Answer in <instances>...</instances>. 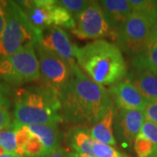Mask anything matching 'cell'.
<instances>
[{
    "mask_svg": "<svg viewBox=\"0 0 157 157\" xmlns=\"http://www.w3.org/2000/svg\"><path fill=\"white\" fill-rule=\"evenodd\" d=\"M62 116L75 126L93 127L113 104L109 93L86 76L76 65L59 93Z\"/></svg>",
    "mask_w": 157,
    "mask_h": 157,
    "instance_id": "cell-1",
    "label": "cell"
},
{
    "mask_svg": "<svg viewBox=\"0 0 157 157\" xmlns=\"http://www.w3.org/2000/svg\"><path fill=\"white\" fill-rule=\"evenodd\" d=\"M75 59L81 71L102 86L121 81L128 73L121 49L106 39H96L78 47L74 45Z\"/></svg>",
    "mask_w": 157,
    "mask_h": 157,
    "instance_id": "cell-2",
    "label": "cell"
},
{
    "mask_svg": "<svg viewBox=\"0 0 157 157\" xmlns=\"http://www.w3.org/2000/svg\"><path fill=\"white\" fill-rule=\"evenodd\" d=\"M13 115L24 126L60 122L64 119L59 92L46 85L18 90Z\"/></svg>",
    "mask_w": 157,
    "mask_h": 157,
    "instance_id": "cell-3",
    "label": "cell"
},
{
    "mask_svg": "<svg viewBox=\"0 0 157 157\" xmlns=\"http://www.w3.org/2000/svg\"><path fill=\"white\" fill-rule=\"evenodd\" d=\"M6 23L0 37V56L12 55L28 44L39 43L42 32L35 29L15 1L2 2Z\"/></svg>",
    "mask_w": 157,
    "mask_h": 157,
    "instance_id": "cell-4",
    "label": "cell"
},
{
    "mask_svg": "<svg viewBox=\"0 0 157 157\" xmlns=\"http://www.w3.org/2000/svg\"><path fill=\"white\" fill-rule=\"evenodd\" d=\"M40 78L39 63L33 44H28L9 56H0V79L13 86Z\"/></svg>",
    "mask_w": 157,
    "mask_h": 157,
    "instance_id": "cell-5",
    "label": "cell"
},
{
    "mask_svg": "<svg viewBox=\"0 0 157 157\" xmlns=\"http://www.w3.org/2000/svg\"><path fill=\"white\" fill-rule=\"evenodd\" d=\"M153 26L147 17L133 13L112 34L114 44L121 52L134 57L146 49Z\"/></svg>",
    "mask_w": 157,
    "mask_h": 157,
    "instance_id": "cell-6",
    "label": "cell"
},
{
    "mask_svg": "<svg viewBox=\"0 0 157 157\" xmlns=\"http://www.w3.org/2000/svg\"><path fill=\"white\" fill-rule=\"evenodd\" d=\"M74 19L76 25L72 32L78 39L96 40L112 36L113 30L100 2L92 1L90 6L77 15Z\"/></svg>",
    "mask_w": 157,
    "mask_h": 157,
    "instance_id": "cell-7",
    "label": "cell"
},
{
    "mask_svg": "<svg viewBox=\"0 0 157 157\" xmlns=\"http://www.w3.org/2000/svg\"><path fill=\"white\" fill-rule=\"evenodd\" d=\"M34 47L39 59L40 77L45 85L59 93L71 77L72 69L59 57L39 43L35 44Z\"/></svg>",
    "mask_w": 157,
    "mask_h": 157,
    "instance_id": "cell-8",
    "label": "cell"
},
{
    "mask_svg": "<svg viewBox=\"0 0 157 157\" xmlns=\"http://www.w3.org/2000/svg\"><path fill=\"white\" fill-rule=\"evenodd\" d=\"M39 43L45 49L59 57L71 69L77 65L74 45L71 42L68 34L64 29L57 26H52L46 29L42 32Z\"/></svg>",
    "mask_w": 157,
    "mask_h": 157,
    "instance_id": "cell-9",
    "label": "cell"
},
{
    "mask_svg": "<svg viewBox=\"0 0 157 157\" xmlns=\"http://www.w3.org/2000/svg\"><path fill=\"white\" fill-rule=\"evenodd\" d=\"M108 93L120 110L143 111L148 102L129 79H122L111 86Z\"/></svg>",
    "mask_w": 157,
    "mask_h": 157,
    "instance_id": "cell-10",
    "label": "cell"
},
{
    "mask_svg": "<svg viewBox=\"0 0 157 157\" xmlns=\"http://www.w3.org/2000/svg\"><path fill=\"white\" fill-rule=\"evenodd\" d=\"M144 121L145 116L141 110H120L113 122L115 135L121 140L134 142Z\"/></svg>",
    "mask_w": 157,
    "mask_h": 157,
    "instance_id": "cell-11",
    "label": "cell"
},
{
    "mask_svg": "<svg viewBox=\"0 0 157 157\" xmlns=\"http://www.w3.org/2000/svg\"><path fill=\"white\" fill-rule=\"evenodd\" d=\"M17 4L25 11L32 25L38 31L44 32L52 26L51 9L56 4L55 0L19 1Z\"/></svg>",
    "mask_w": 157,
    "mask_h": 157,
    "instance_id": "cell-12",
    "label": "cell"
},
{
    "mask_svg": "<svg viewBox=\"0 0 157 157\" xmlns=\"http://www.w3.org/2000/svg\"><path fill=\"white\" fill-rule=\"evenodd\" d=\"M116 116L115 107L113 103L107 109V111L100 119V121L90 128V135L94 140L107 144L109 146H114L116 140L113 135V122Z\"/></svg>",
    "mask_w": 157,
    "mask_h": 157,
    "instance_id": "cell-13",
    "label": "cell"
},
{
    "mask_svg": "<svg viewBox=\"0 0 157 157\" xmlns=\"http://www.w3.org/2000/svg\"><path fill=\"white\" fill-rule=\"evenodd\" d=\"M28 129L37 136L45 147L46 155L59 148L61 140V133L56 122L26 126Z\"/></svg>",
    "mask_w": 157,
    "mask_h": 157,
    "instance_id": "cell-14",
    "label": "cell"
},
{
    "mask_svg": "<svg viewBox=\"0 0 157 157\" xmlns=\"http://www.w3.org/2000/svg\"><path fill=\"white\" fill-rule=\"evenodd\" d=\"M99 2L113 33L133 14L128 0H102Z\"/></svg>",
    "mask_w": 157,
    "mask_h": 157,
    "instance_id": "cell-15",
    "label": "cell"
},
{
    "mask_svg": "<svg viewBox=\"0 0 157 157\" xmlns=\"http://www.w3.org/2000/svg\"><path fill=\"white\" fill-rule=\"evenodd\" d=\"M67 139L73 152L94 156L93 145L95 140L90 135V129L85 126H74L68 130Z\"/></svg>",
    "mask_w": 157,
    "mask_h": 157,
    "instance_id": "cell-16",
    "label": "cell"
},
{
    "mask_svg": "<svg viewBox=\"0 0 157 157\" xmlns=\"http://www.w3.org/2000/svg\"><path fill=\"white\" fill-rule=\"evenodd\" d=\"M129 80L148 101L157 99V75L147 70H135Z\"/></svg>",
    "mask_w": 157,
    "mask_h": 157,
    "instance_id": "cell-17",
    "label": "cell"
},
{
    "mask_svg": "<svg viewBox=\"0 0 157 157\" xmlns=\"http://www.w3.org/2000/svg\"><path fill=\"white\" fill-rule=\"evenodd\" d=\"M135 70H147L157 75V40L149 42L146 49L132 59Z\"/></svg>",
    "mask_w": 157,
    "mask_h": 157,
    "instance_id": "cell-18",
    "label": "cell"
},
{
    "mask_svg": "<svg viewBox=\"0 0 157 157\" xmlns=\"http://www.w3.org/2000/svg\"><path fill=\"white\" fill-rule=\"evenodd\" d=\"M133 13L148 18L154 25L157 21V1L155 0H128Z\"/></svg>",
    "mask_w": 157,
    "mask_h": 157,
    "instance_id": "cell-19",
    "label": "cell"
},
{
    "mask_svg": "<svg viewBox=\"0 0 157 157\" xmlns=\"http://www.w3.org/2000/svg\"><path fill=\"white\" fill-rule=\"evenodd\" d=\"M51 17L52 26L72 30L75 28L76 24L73 16L69 11L59 6L58 1H56V4L51 9Z\"/></svg>",
    "mask_w": 157,
    "mask_h": 157,
    "instance_id": "cell-20",
    "label": "cell"
},
{
    "mask_svg": "<svg viewBox=\"0 0 157 157\" xmlns=\"http://www.w3.org/2000/svg\"><path fill=\"white\" fill-rule=\"evenodd\" d=\"M134 148L138 157H154L157 155L156 143L141 133H139L135 138Z\"/></svg>",
    "mask_w": 157,
    "mask_h": 157,
    "instance_id": "cell-21",
    "label": "cell"
},
{
    "mask_svg": "<svg viewBox=\"0 0 157 157\" xmlns=\"http://www.w3.org/2000/svg\"><path fill=\"white\" fill-rule=\"evenodd\" d=\"M0 147L6 153L18 155L16 134L12 123L9 128L0 130Z\"/></svg>",
    "mask_w": 157,
    "mask_h": 157,
    "instance_id": "cell-22",
    "label": "cell"
},
{
    "mask_svg": "<svg viewBox=\"0 0 157 157\" xmlns=\"http://www.w3.org/2000/svg\"><path fill=\"white\" fill-rule=\"evenodd\" d=\"M25 157H44L46 156L45 147L39 139L32 133V136L24 147Z\"/></svg>",
    "mask_w": 157,
    "mask_h": 157,
    "instance_id": "cell-23",
    "label": "cell"
},
{
    "mask_svg": "<svg viewBox=\"0 0 157 157\" xmlns=\"http://www.w3.org/2000/svg\"><path fill=\"white\" fill-rule=\"evenodd\" d=\"M92 1H86V0H59L58 1V4L69 11L73 17L78 15L81 11L86 9Z\"/></svg>",
    "mask_w": 157,
    "mask_h": 157,
    "instance_id": "cell-24",
    "label": "cell"
},
{
    "mask_svg": "<svg viewBox=\"0 0 157 157\" xmlns=\"http://www.w3.org/2000/svg\"><path fill=\"white\" fill-rule=\"evenodd\" d=\"M94 157H128L113 146L94 141L93 145Z\"/></svg>",
    "mask_w": 157,
    "mask_h": 157,
    "instance_id": "cell-25",
    "label": "cell"
},
{
    "mask_svg": "<svg viewBox=\"0 0 157 157\" xmlns=\"http://www.w3.org/2000/svg\"><path fill=\"white\" fill-rule=\"evenodd\" d=\"M145 120L157 125V99L147 102L143 110Z\"/></svg>",
    "mask_w": 157,
    "mask_h": 157,
    "instance_id": "cell-26",
    "label": "cell"
},
{
    "mask_svg": "<svg viewBox=\"0 0 157 157\" xmlns=\"http://www.w3.org/2000/svg\"><path fill=\"white\" fill-rule=\"evenodd\" d=\"M8 106L9 104L0 103V130L9 128L12 123Z\"/></svg>",
    "mask_w": 157,
    "mask_h": 157,
    "instance_id": "cell-27",
    "label": "cell"
},
{
    "mask_svg": "<svg viewBox=\"0 0 157 157\" xmlns=\"http://www.w3.org/2000/svg\"><path fill=\"white\" fill-rule=\"evenodd\" d=\"M71 152L67 151L65 148H58L56 151H54L53 153H52L51 155H48L44 157H71Z\"/></svg>",
    "mask_w": 157,
    "mask_h": 157,
    "instance_id": "cell-28",
    "label": "cell"
},
{
    "mask_svg": "<svg viewBox=\"0 0 157 157\" xmlns=\"http://www.w3.org/2000/svg\"><path fill=\"white\" fill-rule=\"evenodd\" d=\"M5 23H6V16H5V11H4L3 4H2L0 6V37L2 35L3 30L5 27Z\"/></svg>",
    "mask_w": 157,
    "mask_h": 157,
    "instance_id": "cell-29",
    "label": "cell"
},
{
    "mask_svg": "<svg viewBox=\"0 0 157 157\" xmlns=\"http://www.w3.org/2000/svg\"><path fill=\"white\" fill-rule=\"evenodd\" d=\"M0 103H3V104H9L8 100L6 98V88L3 85L0 84Z\"/></svg>",
    "mask_w": 157,
    "mask_h": 157,
    "instance_id": "cell-30",
    "label": "cell"
},
{
    "mask_svg": "<svg viewBox=\"0 0 157 157\" xmlns=\"http://www.w3.org/2000/svg\"><path fill=\"white\" fill-rule=\"evenodd\" d=\"M154 40H157V21L152 26L151 33H150V37H149V39H148V43L151 42V41H154Z\"/></svg>",
    "mask_w": 157,
    "mask_h": 157,
    "instance_id": "cell-31",
    "label": "cell"
},
{
    "mask_svg": "<svg viewBox=\"0 0 157 157\" xmlns=\"http://www.w3.org/2000/svg\"><path fill=\"white\" fill-rule=\"evenodd\" d=\"M0 157H25L22 155H18L15 154H10V153H6V152L0 150Z\"/></svg>",
    "mask_w": 157,
    "mask_h": 157,
    "instance_id": "cell-32",
    "label": "cell"
},
{
    "mask_svg": "<svg viewBox=\"0 0 157 157\" xmlns=\"http://www.w3.org/2000/svg\"><path fill=\"white\" fill-rule=\"evenodd\" d=\"M71 157H94V156H89V155H82V154H78L75 152H71Z\"/></svg>",
    "mask_w": 157,
    "mask_h": 157,
    "instance_id": "cell-33",
    "label": "cell"
},
{
    "mask_svg": "<svg viewBox=\"0 0 157 157\" xmlns=\"http://www.w3.org/2000/svg\"><path fill=\"white\" fill-rule=\"evenodd\" d=\"M1 5H2V2L0 1V6H1Z\"/></svg>",
    "mask_w": 157,
    "mask_h": 157,
    "instance_id": "cell-34",
    "label": "cell"
}]
</instances>
